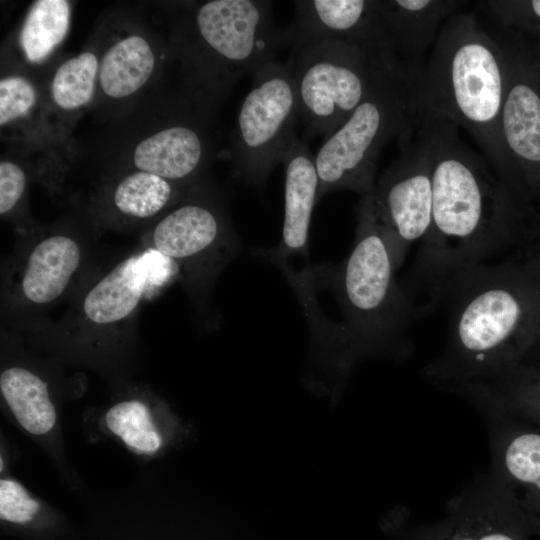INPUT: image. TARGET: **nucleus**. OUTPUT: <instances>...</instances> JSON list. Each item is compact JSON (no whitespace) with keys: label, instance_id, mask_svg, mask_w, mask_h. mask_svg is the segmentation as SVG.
<instances>
[{"label":"nucleus","instance_id":"1","mask_svg":"<svg viewBox=\"0 0 540 540\" xmlns=\"http://www.w3.org/2000/svg\"><path fill=\"white\" fill-rule=\"evenodd\" d=\"M415 133L430 157L433 216L404 288L432 309L455 278L517 246L522 235L514 195L456 125L419 107Z\"/></svg>","mask_w":540,"mask_h":540},{"label":"nucleus","instance_id":"2","mask_svg":"<svg viewBox=\"0 0 540 540\" xmlns=\"http://www.w3.org/2000/svg\"><path fill=\"white\" fill-rule=\"evenodd\" d=\"M443 351L423 369L441 389L526 365L540 344V271L517 259L477 265L455 278Z\"/></svg>","mask_w":540,"mask_h":540},{"label":"nucleus","instance_id":"3","mask_svg":"<svg viewBox=\"0 0 540 540\" xmlns=\"http://www.w3.org/2000/svg\"><path fill=\"white\" fill-rule=\"evenodd\" d=\"M356 219L352 249L331 277L344 316L343 324L332 334L331 362L342 379L364 358L409 357L414 348L410 328L429 310L395 278L372 194L360 197Z\"/></svg>","mask_w":540,"mask_h":540},{"label":"nucleus","instance_id":"4","mask_svg":"<svg viewBox=\"0 0 540 540\" xmlns=\"http://www.w3.org/2000/svg\"><path fill=\"white\" fill-rule=\"evenodd\" d=\"M507 80V58L496 36L474 13L458 11L442 26L416 89L419 106L464 128L508 188L510 171L500 139Z\"/></svg>","mask_w":540,"mask_h":540},{"label":"nucleus","instance_id":"5","mask_svg":"<svg viewBox=\"0 0 540 540\" xmlns=\"http://www.w3.org/2000/svg\"><path fill=\"white\" fill-rule=\"evenodd\" d=\"M176 281V264L139 242L117 256L101 257L59 320H42L25 328L43 330L78 346L106 349L132 338L143 303Z\"/></svg>","mask_w":540,"mask_h":540},{"label":"nucleus","instance_id":"6","mask_svg":"<svg viewBox=\"0 0 540 540\" xmlns=\"http://www.w3.org/2000/svg\"><path fill=\"white\" fill-rule=\"evenodd\" d=\"M418 75L399 62L384 69L350 117L324 139L314 155L319 199L340 190L360 197L373 193L384 146L393 139L401 145L414 135Z\"/></svg>","mask_w":540,"mask_h":540},{"label":"nucleus","instance_id":"7","mask_svg":"<svg viewBox=\"0 0 540 540\" xmlns=\"http://www.w3.org/2000/svg\"><path fill=\"white\" fill-rule=\"evenodd\" d=\"M92 235L71 225L35 227L24 235L2 269V316L10 327H27L70 299L100 260Z\"/></svg>","mask_w":540,"mask_h":540},{"label":"nucleus","instance_id":"8","mask_svg":"<svg viewBox=\"0 0 540 540\" xmlns=\"http://www.w3.org/2000/svg\"><path fill=\"white\" fill-rule=\"evenodd\" d=\"M190 28L186 56L199 79L219 93L240 77L253 75L287 47L284 27L275 25L270 1L204 2L194 10Z\"/></svg>","mask_w":540,"mask_h":540},{"label":"nucleus","instance_id":"9","mask_svg":"<svg viewBox=\"0 0 540 540\" xmlns=\"http://www.w3.org/2000/svg\"><path fill=\"white\" fill-rule=\"evenodd\" d=\"M299 120L308 138L326 139L364 100L378 75L398 63L340 41H321L290 52Z\"/></svg>","mask_w":540,"mask_h":540},{"label":"nucleus","instance_id":"10","mask_svg":"<svg viewBox=\"0 0 540 540\" xmlns=\"http://www.w3.org/2000/svg\"><path fill=\"white\" fill-rule=\"evenodd\" d=\"M173 261L179 281L202 302L221 271L240 250V242L221 203L195 187L140 238Z\"/></svg>","mask_w":540,"mask_h":540},{"label":"nucleus","instance_id":"11","mask_svg":"<svg viewBox=\"0 0 540 540\" xmlns=\"http://www.w3.org/2000/svg\"><path fill=\"white\" fill-rule=\"evenodd\" d=\"M299 105L290 65L272 60L253 75L236 118L232 150L236 176L262 188L296 137Z\"/></svg>","mask_w":540,"mask_h":540},{"label":"nucleus","instance_id":"12","mask_svg":"<svg viewBox=\"0 0 540 540\" xmlns=\"http://www.w3.org/2000/svg\"><path fill=\"white\" fill-rule=\"evenodd\" d=\"M414 135V141L411 138L400 145V156L384 170L372 193L376 218L396 270L411 246L420 244L432 225L430 157L415 131Z\"/></svg>","mask_w":540,"mask_h":540},{"label":"nucleus","instance_id":"13","mask_svg":"<svg viewBox=\"0 0 540 540\" xmlns=\"http://www.w3.org/2000/svg\"><path fill=\"white\" fill-rule=\"evenodd\" d=\"M488 426L492 485L528 536H540V428L500 413H482Z\"/></svg>","mask_w":540,"mask_h":540},{"label":"nucleus","instance_id":"14","mask_svg":"<svg viewBox=\"0 0 540 540\" xmlns=\"http://www.w3.org/2000/svg\"><path fill=\"white\" fill-rule=\"evenodd\" d=\"M287 47L295 52L321 41H340L382 55H395L373 0H298L284 27Z\"/></svg>","mask_w":540,"mask_h":540},{"label":"nucleus","instance_id":"15","mask_svg":"<svg viewBox=\"0 0 540 540\" xmlns=\"http://www.w3.org/2000/svg\"><path fill=\"white\" fill-rule=\"evenodd\" d=\"M488 475L475 479L448 504L447 516L418 540H528Z\"/></svg>","mask_w":540,"mask_h":540},{"label":"nucleus","instance_id":"16","mask_svg":"<svg viewBox=\"0 0 540 540\" xmlns=\"http://www.w3.org/2000/svg\"><path fill=\"white\" fill-rule=\"evenodd\" d=\"M461 5L454 0H377L378 14L398 62L420 74L424 55Z\"/></svg>","mask_w":540,"mask_h":540},{"label":"nucleus","instance_id":"17","mask_svg":"<svg viewBox=\"0 0 540 540\" xmlns=\"http://www.w3.org/2000/svg\"><path fill=\"white\" fill-rule=\"evenodd\" d=\"M281 163L285 171L281 241L277 247L257 253L275 263L288 255L307 253L311 215L319 201V178L307 143L295 137Z\"/></svg>","mask_w":540,"mask_h":540},{"label":"nucleus","instance_id":"18","mask_svg":"<svg viewBox=\"0 0 540 540\" xmlns=\"http://www.w3.org/2000/svg\"><path fill=\"white\" fill-rule=\"evenodd\" d=\"M207 143L199 129L185 123L168 126L141 142L133 151L138 171L182 185L190 183L205 164Z\"/></svg>","mask_w":540,"mask_h":540},{"label":"nucleus","instance_id":"19","mask_svg":"<svg viewBox=\"0 0 540 540\" xmlns=\"http://www.w3.org/2000/svg\"><path fill=\"white\" fill-rule=\"evenodd\" d=\"M446 391L472 402L482 413L512 416L540 428V369L519 365L491 378Z\"/></svg>","mask_w":540,"mask_h":540},{"label":"nucleus","instance_id":"20","mask_svg":"<svg viewBox=\"0 0 540 540\" xmlns=\"http://www.w3.org/2000/svg\"><path fill=\"white\" fill-rule=\"evenodd\" d=\"M500 139L509 165L508 187L512 193V160L518 159L526 165L540 164V94L530 83L516 80L509 67Z\"/></svg>","mask_w":540,"mask_h":540},{"label":"nucleus","instance_id":"21","mask_svg":"<svg viewBox=\"0 0 540 540\" xmlns=\"http://www.w3.org/2000/svg\"><path fill=\"white\" fill-rule=\"evenodd\" d=\"M178 185L143 171L127 174L114 185L109 195L108 204L113 216L118 217L114 226L141 223L160 215L179 200Z\"/></svg>","mask_w":540,"mask_h":540},{"label":"nucleus","instance_id":"22","mask_svg":"<svg viewBox=\"0 0 540 540\" xmlns=\"http://www.w3.org/2000/svg\"><path fill=\"white\" fill-rule=\"evenodd\" d=\"M155 55L149 42L131 35L114 43L99 65V82L111 98H124L142 88L154 70Z\"/></svg>","mask_w":540,"mask_h":540},{"label":"nucleus","instance_id":"23","mask_svg":"<svg viewBox=\"0 0 540 540\" xmlns=\"http://www.w3.org/2000/svg\"><path fill=\"white\" fill-rule=\"evenodd\" d=\"M1 394L20 425L29 433H47L55 424L56 412L47 384L30 369L5 368L0 375Z\"/></svg>","mask_w":540,"mask_h":540},{"label":"nucleus","instance_id":"24","mask_svg":"<svg viewBox=\"0 0 540 540\" xmlns=\"http://www.w3.org/2000/svg\"><path fill=\"white\" fill-rule=\"evenodd\" d=\"M70 5L65 0L34 2L20 32V46L29 62L44 61L65 38Z\"/></svg>","mask_w":540,"mask_h":540},{"label":"nucleus","instance_id":"25","mask_svg":"<svg viewBox=\"0 0 540 540\" xmlns=\"http://www.w3.org/2000/svg\"><path fill=\"white\" fill-rule=\"evenodd\" d=\"M99 63L92 52H82L63 62L51 82L53 102L63 110H76L92 99Z\"/></svg>","mask_w":540,"mask_h":540},{"label":"nucleus","instance_id":"26","mask_svg":"<svg viewBox=\"0 0 540 540\" xmlns=\"http://www.w3.org/2000/svg\"><path fill=\"white\" fill-rule=\"evenodd\" d=\"M105 420L110 431L136 452L151 453L161 446L162 437L153 424L148 407L140 400L115 404Z\"/></svg>","mask_w":540,"mask_h":540},{"label":"nucleus","instance_id":"27","mask_svg":"<svg viewBox=\"0 0 540 540\" xmlns=\"http://www.w3.org/2000/svg\"><path fill=\"white\" fill-rule=\"evenodd\" d=\"M34 86L22 76H8L0 81V125L26 116L36 104Z\"/></svg>","mask_w":540,"mask_h":540},{"label":"nucleus","instance_id":"28","mask_svg":"<svg viewBox=\"0 0 540 540\" xmlns=\"http://www.w3.org/2000/svg\"><path fill=\"white\" fill-rule=\"evenodd\" d=\"M28 177L21 166L12 161L0 163V215L13 218L22 208Z\"/></svg>","mask_w":540,"mask_h":540},{"label":"nucleus","instance_id":"29","mask_svg":"<svg viewBox=\"0 0 540 540\" xmlns=\"http://www.w3.org/2000/svg\"><path fill=\"white\" fill-rule=\"evenodd\" d=\"M39 504L16 481H0V514L10 522L25 523L32 519Z\"/></svg>","mask_w":540,"mask_h":540},{"label":"nucleus","instance_id":"30","mask_svg":"<svg viewBox=\"0 0 540 540\" xmlns=\"http://www.w3.org/2000/svg\"><path fill=\"white\" fill-rule=\"evenodd\" d=\"M517 246L521 254L515 258L540 271V232L528 236Z\"/></svg>","mask_w":540,"mask_h":540},{"label":"nucleus","instance_id":"31","mask_svg":"<svg viewBox=\"0 0 540 540\" xmlns=\"http://www.w3.org/2000/svg\"><path fill=\"white\" fill-rule=\"evenodd\" d=\"M533 14L540 19V0H534L529 3Z\"/></svg>","mask_w":540,"mask_h":540}]
</instances>
